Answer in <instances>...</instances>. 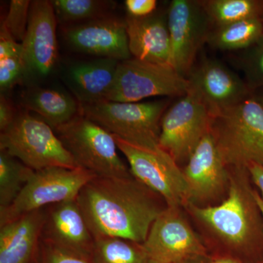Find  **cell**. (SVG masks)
Masks as SVG:
<instances>
[{
  "label": "cell",
  "instance_id": "cell-1",
  "mask_svg": "<svg viewBox=\"0 0 263 263\" xmlns=\"http://www.w3.org/2000/svg\"><path fill=\"white\" fill-rule=\"evenodd\" d=\"M229 167L228 196L219 205L183 209L212 257L263 262V215L248 169Z\"/></svg>",
  "mask_w": 263,
  "mask_h": 263
},
{
  "label": "cell",
  "instance_id": "cell-2",
  "mask_svg": "<svg viewBox=\"0 0 263 263\" xmlns=\"http://www.w3.org/2000/svg\"><path fill=\"white\" fill-rule=\"evenodd\" d=\"M78 203L93 236L117 237L137 243L146 240L167 204L133 176L95 177L81 189Z\"/></svg>",
  "mask_w": 263,
  "mask_h": 263
},
{
  "label": "cell",
  "instance_id": "cell-3",
  "mask_svg": "<svg viewBox=\"0 0 263 263\" xmlns=\"http://www.w3.org/2000/svg\"><path fill=\"white\" fill-rule=\"evenodd\" d=\"M210 133L228 167L263 166V108L254 94L211 115Z\"/></svg>",
  "mask_w": 263,
  "mask_h": 263
},
{
  "label": "cell",
  "instance_id": "cell-4",
  "mask_svg": "<svg viewBox=\"0 0 263 263\" xmlns=\"http://www.w3.org/2000/svg\"><path fill=\"white\" fill-rule=\"evenodd\" d=\"M169 100L138 103L105 101L81 105L80 114L135 146L157 149L161 121Z\"/></svg>",
  "mask_w": 263,
  "mask_h": 263
},
{
  "label": "cell",
  "instance_id": "cell-5",
  "mask_svg": "<svg viewBox=\"0 0 263 263\" xmlns=\"http://www.w3.org/2000/svg\"><path fill=\"white\" fill-rule=\"evenodd\" d=\"M0 151L37 171L52 167H79L54 129L27 112L18 114L0 133Z\"/></svg>",
  "mask_w": 263,
  "mask_h": 263
},
{
  "label": "cell",
  "instance_id": "cell-6",
  "mask_svg": "<svg viewBox=\"0 0 263 263\" xmlns=\"http://www.w3.org/2000/svg\"><path fill=\"white\" fill-rule=\"evenodd\" d=\"M54 131L79 167L98 177L133 176L119 157L113 135L91 119L79 114Z\"/></svg>",
  "mask_w": 263,
  "mask_h": 263
},
{
  "label": "cell",
  "instance_id": "cell-7",
  "mask_svg": "<svg viewBox=\"0 0 263 263\" xmlns=\"http://www.w3.org/2000/svg\"><path fill=\"white\" fill-rule=\"evenodd\" d=\"M188 79L171 65L131 58L119 62L108 101L138 103L152 97H180L190 91Z\"/></svg>",
  "mask_w": 263,
  "mask_h": 263
},
{
  "label": "cell",
  "instance_id": "cell-8",
  "mask_svg": "<svg viewBox=\"0 0 263 263\" xmlns=\"http://www.w3.org/2000/svg\"><path fill=\"white\" fill-rule=\"evenodd\" d=\"M96 177L81 167H48L34 171L14 202L0 210V226L27 213L76 198L81 189Z\"/></svg>",
  "mask_w": 263,
  "mask_h": 263
},
{
  "label": "cell",
  "instance_id": "cell-9",
  "mask_svg": "<svg viewBox=\"0 0 263 263\" xmlns=\"http://www.w3.org/2000/svg\"><path fill=\"white\" fill-rule=\"evenodd\" d=\"M114 136L133 177L160 195L167 207L183 208L188 203V188L182 168L167 152L161 148L135 146Z\"/></svg>",
  "mask_w": 263,
  "mask_h": 263
},
{
  "label": "cell",
  "instance_id": "cell-10",
  "mask_svg": "<svg viewBox=\"0 0 263 263\" xmlns=\"http://www.w3.org/2000/svg\"><path fill=\"white\" fill-rule=\"evenodd\" d=\"M210 124L211 114L206 105L190 89L162 117L159 146L179 166L186 164L210 132Z\"/></svg>",
  "mask_w": 263,
  "mask_h": 263
},
{
  "label": "cell",
  "instance_id": "cell-11",
  "mask_svg": "<svg viewBox=\"0 0 263 263\" xmlns=\"http://www.w3.org/2000/svg\"><path fill=\"white\" fill-rule=\"evenodd\" d=\"M143 245L150 259L163 263H184L211 256L181 207L166 208Z\"/></svg>",
  "mask_w": 263,
  "mask_h": 263
},
{
  "label": "cell",
  "instance_id": "cell-12",
  "mask_svg": "<svg viewBox=\"0 0 263 263\" xmlns=\"http://www.w3.org/2000/svg\"><path fill=\"white\" fill-rule=\"evenodd\" d=\"M171 65L187 77L214 28L200 0H173L167 9Z\"/></svg>",
  "mask_w": 263,
  "mask_h": 263
},
{
  "label": "cell",
  "instance_id": "cell-13",
  "mask_svg": "<svg viewBox=\"0 0 263 263\" xmlns=\"http://www.w3.org/2000/svg\"><path fill=\"white\" fill-rule=\"evenodd\" d=\"M188 203L199 207L219 205L228 195L230 170L210 132L202 138L182 168Z\"/></svg>",
  "mask_w": 263,
  "mask_h": 263
},
{
  "label": "cell",
  "instance_id": "cell-14",
  "mask_svg": "<svg viewBox=\"0 0 263 263\" xmlns=\"http://www.w3.org/2000/svg\"><path fill=\"white\" fill-rule=\"evenodd\" d=\"M186 79L190 89L201 99L211 115L235 106L254 94L245 79L214 59H203L195 65Z\"/></svg>",
  "mask_w": 263,
  "mask_h": 263
},
{
  "label": "cell",
  "instance_id": "cell-15",
  "mask_svg": "<svg viewBox=\"0 0 263 263\" xmlns=\"http://www.w3.org/2000/svg\"><path fill=\"white\" fill-rule=\"evenodd\" d=\"M57 16L51 1H31L28 27L22 41V60L27 74L45 77L58 58Z\"/></svg>",
  "mask_w": 263,
  "mask_h": 263
},
{
  "label": "cell",
  "instance_id": "cell-16",
  "mask_svg": "<svg viewBox=\"0 0 263 263\" xmlns=\"http://www.w3.org/2000/svg\"><path fill=\"white\" fill-rule=\"evenodd\" d=\"M63 36L79 53L119 62L132 58L125 21L108 16L65 26Z\"/></svg>",
  "mask_w": 263,
  "mask_h": 263
},
{
  "label": "cell",
  "instance_id": "cell-17",
  "mask_svg": "<svg viewBox=\"0 0 263 263\" xmlns=\"http://www.w3.org/2000/svg\"><path fill=\"white\" fill-rule=\"evenodd\" d=\"M41 239L66 250L91 257L95 238L78 203L71 199L45 208Z\"/></svg>",
  "mask_w": 263,
  "mask_h": 263
},
{
  "label": "cell",
  "instance_id": "cell-18",
  "mask_svg": "<svg viewBox=\"0 0 263 263\" xmlns=\"http://www.w3.org/2000/svg\"><path fill=\"white\" fill-rule=\"evenodd\" d=\"M126 28L133 58L157 65H171V46L167 12L145 18L127 15Z\"/></svg>",
  "mask_w": 263,
  "mask_h": 263
},
{
  "label": "cell",
  "instance_id": "cell-19",
  "mask_svg": "<svg viewBox=\"0 0 263 263\" xmlns=\"http://www.w3.org/2000/svg\"><path fill=\"white\" fill-rule=\"evenodd\" d=\"M45 209L27 213L0 226V263H31L39 250Z\"/></svg>",
  "mask_w": 263,
  "mask_h": 263
},
{
  "label": "cell",
  "instance_id": "cell-20",
  "mask_svg": "<svg viewBox=\"0 0 263 263\" xmlns=\"http://www.w3.org/2000/svg\"><path fill=\"white\" fill-rule=\"evenodd\" d=\"M119 62L109 58L76 62L66 69L64 80L81 105L105 101L115 80Z\"/></svg>",
  "mask_w": 263,
  "mask_h": 263
},
{
  "label": "cell",
  "instance_id": "cell-21",
  "mask_svg": "<svg viewBox=\"0 0 263 263\" xmlns=\"http://www.w3.org/2000/svg\"><path fill=\"white\" fill-rule=\"evenodd\" d=\"M22 105L39 114L53 129L80 114V103L70 95L56 89L31 88L22 95Z\"/></svg>",
  "mask_w": 263,
  "mask_h": 263
},
{
  "label": "cell",
  "instance_id": "cell-22",
  "mask_svg": "<svg viewBox=\"0 0 263 263\" xmlns=\"http://www.w3.org/2000/svg\"><path fill=\"white\" fill-rule=\"evenodd\" d=\"M263 35L260 18L247 19L235 23L214 27L207 44L221 51H240L257 42Z\"/></svg>",
  "mask_w": 263,
  "mask_h": 263
},
{
  "label": "cell",
  "instance_id": "cell-23",
  "mask_svg": "<svg viewBox=\"0 0 263 263\" xmlns=\"http://www.w3.org/2000/svg\"><path fill=\"white\" fill-rule=\"evenodd\" d=\"M213 27L260 18L263 0H200Z\"/></svg>",
  "mask_w": 263,
  "mask_h": 263
},
{
  "label": "cell",
  "instance_id": "cell-24",
  "mask_svg": "<svg viewBox=\"0 0 263 263\" xmlns=\"http://www.w3.org/2000/svg\"><path fill=\"white\" fill-rule=\"evenodd\" d=\"M91 258L95 263H148L143 243L117 237L95 238Z\"/></svg>",
  "mask_w": 263,
  "mask_h": 263
},
{
  "label": "cell",
  "instance_id": "cell-25",
  "mask_svg": "<svg viewBox=\"0 0 263 263\" xmlns=\"http://www.w3.org/2000/svg\"><path fill=\"white\" fill-rule=\"evenodd\" d=\"M34 171L15 157L0 151V210L15 201Z\"/></svg>",
  "mask_w": 263,
  "mask_h": 263
},
{
  "label": "cell",
  "instance_id": "cell-26",
  "mask_svg": "<svg viewBox=\"0 0 263 263\" xmlns=\"http://www.w3.org/2000/svg\"><path fill=\"white\" fill-rule=\"evenodd\" d=\"M57 21L66 26L110 16L115 3L102 0H53Z\"/></svg>",
  "mask_w": 263,
  "mask_h": 263
},
{
  "label": "cell",
  "instance_id": "cell-27",
  "mask_svg": "<svg viewBox=\"0 0 263 263\" xmlns=\"http://www.w3.org/2000/svg\"><path fill=\"white\" fill-rule=\"evenodd\" d=\"M233 61L245 74V80L253 92L263 90V35L250 47L238 51Z\"/></svg>",
  "mask_w": 263,
  "mask_h": 263
},
{
  "label": "cell",
  "instance_id": "cell-28",
  "mask_svg": "<svg viewBox=\"0 0 263 263\" xmlns=\"http://www.w3.org/2000/svg\"><path fill=\"white\" fill-rule=\"evenodd\" d=\"M31 1L12 0L10 2L8 13L1 25L7 29L17 42L24 41L28 27Z\"/></svg>",
  "mask_w": 263,
  "mask_h": 263
},
{
  "label": "cell",
  "instance_id": "cell-29",
  "mask_svg": "<svg viewBox=\"0 0 263 263\" xmlns=\"http://www.w3.org/2000/svg\"><path fill=\"white\" fill-rule=\"evenodd\" d=\"M39 263H95L88 256L66 250L41 239Z\"/></svg>",
  "mask_w": 263,
  "mask_h": 263
},
{
  "label": "cell",
  "instance_id": "cell-30",
  "mask_svg": "<svg viewBox=\"0 0 263 263\" xmlns=\"http://www.w3.org/2000/svg\"><path fill=\"white\" fill-rule=\"evenodd\" d=\"M27 76L22 57L0 60V89L3 91L19 84Z\"/></svg>",
  "mask_w": 263,
  "mask_h": 263
},
{
  "label": "cell",
  "instance_id": "cell-31",
  "mask_svg": "<svg viewBox=\"0 0 263 263\" xmlns=\"http://www.w3.org/2000/svg\"><path fill=\"white\" fill-rule=\"evenodd\" d=\"M13 57H22V43L10 35L7 29L1 25L0 28V60Z\"/></svg>",
  "mask_w": 263,
  "mask_h": 263
},
{
  "label": "cell",
  "instance_id": "cell-32",
  "mask_svg": "<svg viewBox=\"0 0 263 263\" xmlns=\"http://www.w3.org/2000/svg\"><path fill=\"white\" fill-rule=\"evenodd\" d=\"M128 15L135 18H145L154 14L157 8V0H126Z\"/></svg>",
  "mask_w": 263,
  "mask_h": 263
},
{
  "label": "cell",
  "instance_id": "cell-33",
  "mask_svg": "<svg viewBox=\"0 0 263 263\" xmlns=\"http://www.w3.org/2000/svg\"><path fill=\"white\" fill-rule=\"evenodd\" d=\"M18 116L11 102L5 95L0 97V130H5L14 122Z\"/></svg>",
  "mask_w": 263,
  "mask_h": 263
},
{
  "label": "cell",
  "instance_id": "cell-34",
  "mask_svg": "<svg viewBox=\"0 0 263 263\" xmlns=\"http://www.w3.org/2000/svg\"><path fill=\"white\" fill-rule=\"evenodd\" d=\"M247 169L250 174L254 186L258 190L263 199V166L258 164L251 163L249 164Z\"/></svg>",
  "mask_w": 263,
  "mask_h": 263
},
{
  "label": "cell",
  "instance_id": "cell-35",
  "mask_svg": "<svg viewBox=\"0 0 263 263\" xmlns=\"http://www.w3.org/2000/svg\"><path fill=\"white\" fill-rule=\"evenodd\" d=\"M209 263H239L235 259L229 257H211Z\"/></svg>",
  "mask_w": 263,
  "mask_h": 263
},
{
  "label": "cell",
  "instance_id": "cell-36",
  "mask_svg": "<svg viewBox=\"0 0 263 263\" xmlns=\"http://www.w3.org/2000/svg\"><path fill=\"white\" fill-rule=\"evenodd\" d=\"M254 195H255L256 200H257V203H258L259 209H260L263 215V199L260 194H259L258 190H257V188H256L255 191H254ZM262 263H263V262Z\"/></svg>",
  "mask_w": 263,
  "mask_h": 263
},
{
  "label": "cell",
  "instance_id": "cell-37",
  "mask_svg": "<svg viewBox=\"0 0 263 263\" xmlns=\"http://www.w3.org/2000/svg\"><path fill=\"white\" fill-rule=\"evenodd\" d=\"M254 97L258 100L259 103L262 105L263 108V90H259L254 92Z\"/></svg>",
  "mask_w": 263,
  "mask_h": 263
},
{
  "label": "cell",
  "instance_id": "cell-38",
  "mask_svg": "<svg viewBox=\"0 0 263 263\" xmlns=\"http://www.w3.org/2000/svg\"><path fill=\"white\" fill-rule=\"evenodd\" d=\"M210 259L211 256L210 257H202V258L193 259V260L188 261V262L184 263H209Z\"/></svg>",
  "mask_w": 263,
  "mask_h": 263
},
{
  "label": "cell",
  "instance_id": "cell-39",
  "mask_svg": "<svg viewBox=\"0 0 263 263\" xmlns=\"http://www.w3.org/2000/svg\"><path fill=\"white\" fill-rule=\"evenodd\" d=\"M148 263H163V262H158V261H156V260H154V259H150L149 260H148Z\"/></svg>",
  "mask_w": 263,
  "mask_h": 263
},
{
  "label": "cell",
  "instance_id": "cell-40",
  "mask_svg": "<svg viewBox=\"0 0 263 263\" xmlns=\"http://www.w3.org/2000/svg\"><path fill=\"white\" fill-rule=\"evenodd\" d=\"M260 19H261V21H262V23H263V11H262V15H261Z\"/></svg>",
  "mask_w": 263,
  "mask_h": 263
}]
</instances>
